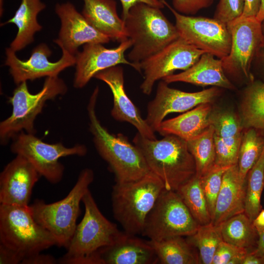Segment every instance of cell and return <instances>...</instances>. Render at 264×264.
Masks as SVG:
<instances>
[{
	"label": "cell",
	"mask_w": 264,
	"mask_h": 264,
	"mask_svg": "<svg viewBox=\"0 0 264 264\" xmlns=\"http://www.w3.org/2000/svg\"><path fill=\"white\" fill-rule=\"evenodd\" d=\"M244 0H220L214 18L227 24L242 14Z\"/></svg>",
	"instance_id": "obj_36"
},
{
	"label": "cell",
	"mask_w": 264,
	"mask_h": 264,
	"mask_svg": "<svg viewBox=\"0 0 264 264\" xmlns=\"http://www.w3.org/2000/svg\"><path fill=\"white\" fill-rule=\"evenodd\" d=\"M219 225L223 241L243 248L248 252L256 248L258 241L257 230L244 213L233 216Z\"/></svg>",
	"instance_id": "obj_27"
},
{
	"label": "cell",
	"mask_w": 264,
	"mask_h": 264,
	"mask_svg": "<svg viewBox=\"0 0 264 264\" xmlns=\"http://www.w3.org/2000/svg\"><path fill=\"white\" fill-rule=\"evenodd\" d=\"M22 260L16 252L0 244V264H22Z\"/></svg>",
	"instance_id": "obj_39"
},
{
	"label": "cell",
	"mask_w": 264,
	"mask_h": 264,
	"mask_svg": "<svg viewBox=\"0 0 264 264\" xmlns=\"http://www.w3.org/2000/svg\"><path fill=\"white\" fill-rule=\"evenodd\" d=\"M168 84L163 80L159 82L155 97L147 106L145 120L154 132L168 114L183 112L201 104L211 103L220 92L216 87L188 92L171 88Z\"/></svg>",
	"instance_id": "obj_14"
},
{
	"label": "cell",
	"mask_w": 264,
	"mask_h": 264,
	"mask_svg": "<svg viewBox=\"0 0 264 264\" xmlns=\"http://www.w3.org/2000/svg\"><path fill=\"white\" fill-rule=\"evenodd\" d=\"M205 52L179 37L162 50L139 64L144 80L140 89L149 95L154 83L172 75L177 70H186L194 65Z\"/></svg>",
	"instance_id": "obj_13"
},
{
	"label": "cell",
	"mask_w": 264,
	"mask_h": 264,
	"mask_svg": "<svg viewBox=\"0 0 264 264\" xmlns=\"http://www.w3.org/2000/svg\"><path fill=\"white\" fill-rule=\"evenodd\" d=\"M93 179V171L84 169L65 198L51 203L36 199L29 205L35 220L54 236L57 246L67 247L77 226L80 203Z\"/></svg>",
	"instance_id": "obj_6"
},
{
	"label": "cell",
	"mask_w": 264,
	"mask_h": 264,
	"mask_svg": "<svg viewBox=\"0 0 264 264\" xmlns=\"http://www.w3.org/2000/svg\"><path fill=\"white\" fill-rule=\"evenodd\" d=\"M55 11L61 21L59 38L54 40L61 48L75 55L80 46L89 43L106 44L110 39L92 27L70 2L57 3Z\"/></svg>",
	"instance_id": "obj_18"
},
{
	"label": "cell",
	"mask_w": 264,
	"mask_h": 264,
	"mask_svg": "<svg viewBox=\"0 0 264 264\" xmlns=\"http://www.w3.org/2000/svg\"><path fill=\"white\" fill-rule=\"evenodd\" d=\"M162 80L167 84L181 82L203 87L234 88L225 75L221 60L215 59L213 55L208 53L202 54L188 69L165 77Z\"/></svg>",
	"instance_id": "obj_22"
},
{
	"label": "cell",
	"mask_w": 264,
	"mask_h": 264,
	"mask_svg": "<svg viewBox=\"0 0 264 264\" xmlns=\"http://www.w3.org/2000/svg\"><path fill=\"white\" fill-rule=\"evenodd\" d=\"M161 264H201L197 250L182 236L168 238L160 241L149 240Z\"/></svg>",
	"instance_id": "obj_26"
},
{
	"label": "cell",
	"mask_w": 264,
	"mask_h": 264,
	"mask_svg": "<svg viewBox=\"0 0 264 264\" xmlns=\"http://www.w3.org/2000/svg\"><path fill=\"white\" fill-rule=\"evenodd\" d=\"M213 110L211 103L201 104L176 117L163 120L156 132L163 136L174 135L188 141L211 125Z\"/></svg>",
	"instance_id": "obj_24"
},
{
	"label": "cell",
	"mask_w": 264,
	"mask_h": 264,
	"mask_svg": "<svg viewBox=\"0 0 264 264\" xmlns=\"http://www.w3.org/2000/svg\"><path fill=\"white\" fill-rule=\"evenodd\" d=\"M132 44V41L129 38L112 48H106L101 43L84 44L83 50L75 55L74 87L83 88L98 72L120 64L129 65L141 72L140 66L125 58V52Z\"/></svg>",
	"instance_id": "obj_16"
},
{
	"label": "cell",
	"mask_w": 264,
	"mask_h": 264,
	"mask_svg": "<svg viewBox=\"0 0 264 264\" xmlns=\"http://www.w3.org/2000/svg\"><path fill=\"white\" fill-rule=\"evenodd\" d=\"M258 55H259L261 58V63L263 66V73H264V46L261 49Z\"/></svg>",
	"instance_id": "obj_47"
},
{
	"label": "cell",
	"mask_w": 264,
	"mask_h": 264,
	"mask_svg": "<svg viewBox=\"0 0 264 264\" xmlns=\"http://www.w3.org/2000/svg\"><path fill=\"white\" fill-rule=\"evenodd\" d=\"M82 14L95 29L114 42L128 38L124 21L117 11L114 0H83Z\"/></svg>",
	"instance_id": "obj_23"
},
{
	"label": "cell",
	"mask_w": 264,
	"mask_h": 264,
	"mask_svg": "<svg viewBox=\"0 0 264 264\" xmlns=\"http://www.w3.org/2000/svg\"><path fill=\"white\" fill-rule=\"evenodd\" d=\"M246 184V179L241 176L237 164L225 171L212 220L215 225L244 212Z\"/></svg>",
	"instance_id": "obj_21"
},
{
	"label": "cell",
	"mask_w": 264,
	"mask_h": 264,
	"mask_svg": "<svg viewBox=\"0 0 264 264\" xmlns=\"http://www.w3.org/2000/svg\"><path fill=\"white\" fill-rule=\"evenodd\" d=\"M241 119L244 128L264 132V82H251L244 91L241 104Z\"/></svg>",
	"instance_id": "obj_28"
},
{
	"label": "cell",
	"mask_w": 264,
	"mask_h": 264,
	"mask_svg": "<svg viewBox=\"0 0 264 264\" xmlns=\"http://www.w3.org/2000/svg\"><path fill=\"white\" fill-rule=\"evenodd\" d=\"M172 13L179 37L197 48L222 59L229 53L231 38L227 24L215 18L181 14L165 0H160Z\"/></svg>",
	"instance_id": "obj_12"
},
{
	"label": "cell",
	"mask_w": 264,
	"mask_h": 264,
	"mask_svg": "<svg viewBox=\"0 0 264 264\" xmlns=\"http://www.w3.org/2000/svg\"><path fill=\"white\" fill-rule=\"evenodd\" d=\"M82 202L84 217L76 226L66 252L57 260L59 264H102L98 251L114 242L122 232L102 214L89 190Z\"/></svg>",
	"instance_id": "obj_4"
},
{
	"label": "cell",
	"mask_w": 264,
	"mask_h": 264,
	"mask_svg": "<svg viewBox=\"0 0 264 264\" xmlns=\"http://www.w3.org/2000/svg\"><path fill=\"white\" fill-rule=\"evenodd\" d=\"M61 49V58L52 62L48 59L52 51L44 43L36 46L30 58L26 60H20L11 48H6L5 65L9 67V73L17 85L23 82L33 81L44 77L58 76L61 72L76 64L75 55L64 48Z\"/></svg>",
	"instance_id": "obj_15"
},
{
	"label": "cell",
	"mask_w": 264,
	"mask_h": 264,
	"mask_svg": "<svg viewBox=\"0 0 264 264\" xmlns=\"http://www.w3.org/2000/svg\"><path fill=\"white\" fill-rule=\"evenodd\" d=\"M99 92L96 87L88 105L89 131L100 155L108 163L116 182L137 180L151 171L140 150L125 135L110 133L98 119L95 107Z\"/></svg>",
	"instance_id": "obj_2"
},
{
	"label": "cell",
	"mask_w": 264,
	"mask_h": 264,
	"mask_svg": "<svg viewBox=\"0 0 264 264\" xmlns=\"http://www.w3.org/2000/svg\"><path fill=\"white\" fill-rule=\"evenodd\" d=\"M12 140V153L25 157L41 176L54 184L60 182L64 175L65 167L59 161L60 158L71 155L83 156L87 152L84 145L77 144L67 147L62 142L48 143L35 134L24 131L18 133Z\"/></svg>",
	"instance_id": "obj_10"
},
{
	"label": "cell",
	"mask_w": 264,
	"mask_h": 264,
	"mask_svg": "<svg viewBox=\"0 0 264 264\" xmlns=\"http://www.w3.org/2000/svg\"><path fill=\"white\" fill-rule=\"evenodd\" d=\"M122 7V18L124 20L128 15L130 8L135 4L143 2L160 9L165 5L160 0H120Z\"/></svg>",
	"instance_id": "obj_40"
},
{
	"label": "cell",
	"mask_w": 264,
	"mask_h": 264,
	"mask_svg": "<svg viewBox=\"0 0 264 264\" xmlns=\"http://www.w3.org/2000/svg\"><path fill=\"white\" fill-rule=\"evenodd\" d=\"M256 18L261 22H262L264 19V0H261L260 7Z\"/></svg>",
	"instance_id": "obj_46"
},
{
	"label": "cell",
	"mask_w": 264,
	"mask_h": 264,
	"mask_svg": "<svg viewBox=\"0 0 264 264\" xmlns=\"http://www.w3.org/2000/svg\"><path fill=\"white\" fill-rule=\"evenodd\" d=\"M186 142L196 163V176L201 178L215 166L216 149L213 126L211 125L201 134Z\"/></svg>",
	"instance_id": "obj_29"
},
{
	"label": "cell",
	"mask_w": 264,
	"mask_h": 264,
	"mask_svg": "<svg viewBox=\"0 0 264 264\" xmlns=\"http://www.w3.org/2000/svg\"><path fill=\"white\" fill-rule=\"evenodd\" d=\"M0 244L16 252L23 261L27 257L56 245V241L36 221L29 205L0 204Z\"/></svg>",
	"instance_id": "obj_8"
},
{
	"label": "cell",
	"mask_w": 264,
	"mask_h": 264,
	"mask_svg": "<svg viewBox=\"0 0 264 264\" xmlns=\"http://www.w3.org/2000/svg\"><path fill=\"white\" fill-rule=\"evenodd\" d=\"M199 225L210 223L212 218L200 178L196 176L176 191Z\"/></svg>",
	"instance_id": "obj_30"
},
{
	"label": "cell",
	"mask_w": 264,
	"mask_h": 264,
	"mask_svg": "<svg viewBox=\"0 0 264 264\" xmlns=\"http://www.w3.org/2000/svg\"><path fill=\"white\" fill-rule=\"evenodd\" d=\"M187 242L198 251L201 264H212L219 243L223 241L220 225L212 222L199 225L192 235L186 238Z\"/></svg>",
	"instance_id": "obj_33"
},
{
	"label": "cell",
	"mask_w": 264,
	"mask_h": 264,
	"mask_svg": "<svg viewBox=\"0 0 264 264\" xmlns=\"http://www.w3.org/2000/svg\"><path fill=\"white\" fill-rule=\"evenodd\" d=\"M58 263L57 260L48 254L37 253L24 259L22 264H54Z\"/></svg>",
	"instance_id": "obj_41"
},
{
	"label": "cell",
	"mask_w": 264,
	"mask_h": 264,
	"mask_svg": "<svg viewBox=\"0 0 264 264\" xmlns=\"http://www.w3.org/2000/svg\"><path fill=\"white\" fill-rule=\"evenodd\" d=\"M3 0H0V17L3 14Z\"/></svg>",
	"instance_id": "obj_48"
},
{
	"label": "cell",
	"mask_w": 264,
	"mask_h": 264,
	"mask_svg": "<svg viewBox=\"0 0 264 264\" xmlns=\"http://www.w3.org/2000/svg\"><path fill=\"white\" fill-rule=\"evenodd\" d=\"M102 264H154L155 253L149 242L135 235L122 232L112 244L98 252Z\"/></svg>",
	"instance_id": "obj_20"
},
{
	"label": "cell",
	"mask_w": 264,
	"mask_h": 264,
	"mask_svg": "<svg viewBox=\"0 0 264 264\" xmlns=\"http://www.w3.org/2000/svg\"><path fill=\"white\" fill-rule=\"evenodd\" d=\"M211 121L215 135L225 139L242 137L244 128L240 117L235 113L213 110Z\"/></svg>",
	"instance_id": "obj_34"
},
{
	"label": "cell",
	"mask_w": 264,
	"mask_h": 264,
	"mask_svg": "<svg viewBox=\"0 0 264 264\" xmlns=\"http://www.w3.org/2000/svg\"><path fill=\"white\" fill-rule=\"evenodd\" d=\"M231 38L228 55L221 59L224 71L241 74L252 82V62L264 46L262 22L256 17L240 16L227 24Z\"/></svg>",
	"instance_id": "obj_11"
},
{
	"label": "cell",
	"mask_w": 264,
	"mask_h": 264,
	"mask_svg": "<svg viewBox=\"0 0 264 264\" xmlns=\"http://www.w3.org/2000/svg\"><path fill=\"white\" fill-rule=\"evenodd\" d=\"M165 189L163 181L152 172L137 180L116 182L111 192L112 213L125 232L141 234L148 215Z\"/></svg>",
	"instance_id": "obj_5"
},
{
	"label": "cell",
	"mask_w": 264,
	"mask_h": 264,
	"mask_svg": "<svg viewBox=\"0 0 264 264\" xmlns=\"http://www.w3.org/2000/svg\"><path fill=\"white\" fill-rule=\"evenodd\" d=\"M133 142L150 171L163 181L166 190L176 191L196 176L195 160L185 140L174 135L151 139L138 132Z\"/></svg>",
	"instance_id": "obj_1"
},
{
	"label": "cell",
	"mask_w": 264,
	"mask_h": 264,
	"mask_svg": "<svg viewBox=\"0 0 264 264\" xmlns=\"http://www.w3.org/2000/svg\"><path fill=\"white\" fill-rule=\"evenodd\" d=\"M228 168L220 167L215 165L206 175L199 178L201 186L212 218V222L214 216L218 196L222 184L223 174Z\"/></svg>",
	"instance_id": "obj_35"
},
{
	"label": "cell",
	"mask_w": 264,
	"mask_h": 264,
	"mask_svg": "<svg viewBox=\"0 0 264 264\" xmlns=\"http://www.w3.org/2000/svg\"><path fill=\"white\" fill-rule=\"evenodd\" d=\"M264 147V132L253 128L243 129L237 163L243 179H246L248 172L258 160Z\"/></svg>",
	"instance_id": "obj_32"
},
{
	"label": "cell",
	"mask_w": 264,
	"mask_h": 264,
	"mask_svg": "<svg viewBox=\"0 0 264 264\" xmlns=\"http://www.w3.org/2000/svg\"><path fill=\"white\" fill-rule=\"evenodd\" d=\"M244 9L241 16L256 17L260 9L261 0H244Z\"/></svg>",
	"instance_id": "obj_42"
},
{
	"label": "cell",
	"mask_w": 264,
	"mask_h": 264,
	"mask_svg": "<svg viewBox=\"0 0 264 264\" xmlns=\"http://www.w3.org/2000/svg\"><path fill=\"white\" fill-rule=\"evenodd\" d=\"M94 78L105 82L111 91L113 105L111 114L114 119L129 122L143 137L156 139L154 132L142 117L140 111L126 94L123 69L121 66H116L101 70L97 73Z\"/></svg>",
	"instance_id": "obj_19"
},
{
	"label": "cell",
	"mask_w": 264,
	"mask_h": 264,
	"mask_svg": "<svg viewBox=\"0 0 264 264\" xmlns=\"http://www.w3.org/2000/svg\"><path fill=\"white\" fill-rule=\"evenodd\" d=\"M40 175L24 156L17 154L0 174V203L28 206Z\"/></svg>",
	"instance_id": "obj_17"
},
{
	"label": "cell",
	"mask_w": 264,
	"mask_h": 264,
	"mask_svg": "<svg viewBox=\"0 0 264 264\" xmlns=\"http://www.w3.org/2000/svg\"><path fill=\"white\" fill-rule=\"evenodd\" d=\"M199 226L177 192L165 189L148 215L141 234L160 241L190 236Z\"/></svg>",
	"instance_id": "obj_9"
},
{
	"label": "cell",
	"mask_w": 264,
	"mask_h": 264,
	"mask_svg": "<svg viewBox=\"0 0 264 264\" xmlns=\"http://www.w3.org/2000/svg\"><path fill=\"white\" fill-rule=\"evenodd\" d=\"M45 7L41 0H22L14 16L0 24L12 23L18 28L17 34L9 47L14 51H20L34 41L35 34L42 29L37 20L38 15Z\"/></svg>",
	"instance_id": "obj_25"
},
{
	"label": "cell",
	"mask_w": 264,
	"mask_h": 264,
	"mask_svg": "<svg viewBox=\"0 0 264 264\" xmlns=\"http://www.w3.org/2000/svg\"><path fill=\"white\" fill-rule=\"evenodd\" d=\"M256 227H264V209H262L253 221Z\"/></svg>",
	"instance_id": "obj_45"
},
{
	"label": "cell",
	"mask_w": 264,
	"mask_h": 264,
	"mask_svg": "<svg viewBox=\"0 0 264 264\" xmlns=\"http://www.w3.org/2000/svg\"><path fill=\"white\" fill-rule=\"evenodd\" d=\"M264 189V147L258 160L246 176L244 213L253 222L262 210L261 199Z\"/></svg>",
	"instance_id": "obj_31"
},
{
	"label": "cell",
	"mask_w": 264,
	"mask_h": 264,
	"mask_svg": "<svg viewBox=\"0 0 264 264\" xmlns=\"http://www.w3.org/2000/svg\"><path fill=\"white\" fill-rule=\"evenodd\" d=\"M256 228L258 233V241L256 248L252 252L264 259V227Z\"/></svg>",
	"instance_id": "obj_43"
},
{
	"label": "cell",
	"mask_w": 264,
	"mask_h": 264,
	"mask_svg": "<svg viewBox=\"0 0 264 264\" xmlns=\"http://www.w3.org/2000/svg\"><path fill=\"white\" fill-rule=\"evenodd\" d=\"M262 22H263V24H264V20H263V21H262Z\"/></svg>",
	"instance_id": "obj_49"
},
{
	"label": "cell",
	"mask_w": 264,
	"mask_h": 264,
	"mask_svg": "<svg viewBox=\"0 0 264 264\" xmlns=\"http://www.w3.org/2000/svg\"><path fill=\"white\" fill-rule=\"evenodd\" d=\"M67 87L58 77H46L42 89L36 94L28 90L27 81L18 85L8 102L12 106L11 114L0 123V141L6 145L20 132L35 134V121L47 101L64 95Z\"/></svg>",
	"instance_id": "obj_7"
},
{
	"label": "cell",
	"mask_w": 264,
	"mask_h": 264,
	"mask_svg": "<svg viewBox=\"0 0 264 264\" xmlns=\"http://www.w3.org/2000/svg\"><path fill=\"white\" fill-rule=\"evenodd\" d=\"M242 264H264V259L251 251L246 254Z\"/></svg>",
	"instance_id": "obj_44"
},
{
	"label": "cell",
	"mask_w": 264,
	"mask_h": 264,
	"mask_svg": "<svg viewBox=\"0 0 264 264\" xmlns=\"http://www.w3.org/2000/svg\"><path fill=\"white\" fill-rule=\"evenodd\" d=\"M213 0H173V8L178 12L193 15L201 9L210 6Z\"/></svg>",
	"instance_id": "obj_38"
},
{
	"label": "cell",
	"mask_w": 264,
	"mask_h": 264,
	"mask_svg": "<svg viewBox=\"0 0 264 264\" xmlns=\"http://www.w3.org/2000/svg\"><path fill=\"white\" fill-rule=\"evenodd\" d=\"M248 252L243 249L223 241L217 247L214 255L212 264H229L233 259L244 258Z\"/></svg>",
	"instance_id": "obj_37"
},
{
	"label": "cell",
	"mask_w": 264,
	"mask_h": 264,
	"mask_svg": "<svg viewBox=\"0 0 264 264\" xmlns=\"http://www.w3.org/2000/svg\"><path fill=\"white\" fill-rule=\"evenodd\" d=\"M124 21L127 37L132 43L128 60L139 66L179 37L176 26L160 8L145 3L133 5Z\"/></svg>",
	"instance_id": "obj_3"
}]
</instances>
